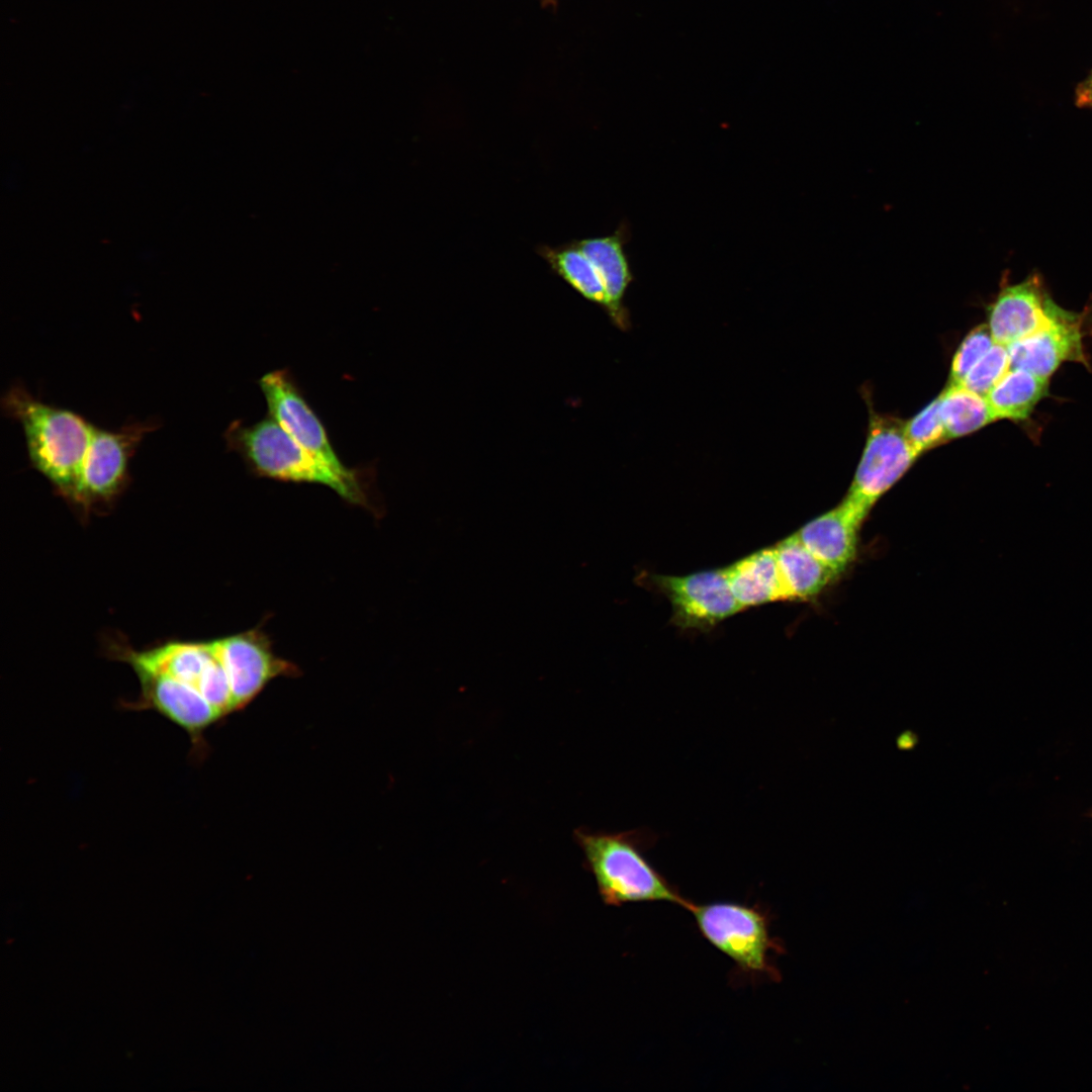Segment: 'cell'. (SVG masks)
Wrapping results in <instances>:
<instances>
[{
	"instance_id": "obj_1",
	"label": "cell",
	"mask_w": 1092,
	"mask_h": 1092,
	"mask_svg": "<svg viewBox=\"0 0 1092 1092\" xmlns=\"http://www.w3.org/2000/svg\"><path fill=\"white\" fill-rule=\"evenodd\" d=\"M223 437L229 451L239 454L255 476L324 485L348 504L376 511L372 465L336 467L302 447L268 415L252 425L236 420Z\"/></svg>"
},
{
	"instance_id": "obj_2",
	"label": "cell",
	"mask_w": 1092,
	"mask_h": 1092,
	"mask_svg": "<svg viewBox=\"0 0 1092 1092\" xmlns=\"http://www.w3.org/2000/svg\"><path fill=\"white\" fill-rule=\"evenodd\" d=\"M1 406L20 424L33 468L70 499L95 426L72 411L42 402L20 384L5 392Z\"/></svg>"
},
{
	"instance_id": "obj_3",
	"label": "cell",
	"mask_w": 1092,
	"mask_h": 1092,
	"mask_svg": "<svg viewBox=\"0 0 1092 1092\" xmlns=\"http://www.w3.org/2000/svg\"><path fill=\"white\" fill-rule=\"evenodd\" d=\"M574 837L607 905L668 902L686 910L692 905L648 861L644 852L654 836L646 830L606 833L578 828Z\"/></svg>"
},
{
	"instance_id": "obj_4",
	"label": "cell",
	"mask_w": 1092,
	"mask_h": 1092,
	"mask_svg": "<svg viewBox=\"0 0 1092 1092\" xmlns=\"http://www.w3.org/2000/svg\"><path fill=\"white\" fill-rule=\"evenodd\" d=\"M688 911L702 936L727 956L737 971L752 979H780L771 957L784 949L770 935L768 912L762 907L730 901L693 902Z\"/></svg>"
},
{
	"instance_id": "obj_5",
	"label": "cell",
	"mask_w": 1092,
	"mask_h": 1092,
	"mask_svg": "<svg viewBox=\"0 0 1092 1092\" xmlns=\"http://www.w3.org/2000/svg\"><path fill=\"white\" fill-rule=\"evenodd\" d=\"M117 655L133 670L164 674L195 690L222 719L236 712L229 675L211 641H171L143 651L126 648Z\"/></svg>"
},
{
	"instance_id": "obj_6",
	"label": "cell",
	"mask_w": 1092,
	"mask_h": 1092,
	"mask_svg": "<svg viewBox=\"0 0 1092 1092\" xmlns=\"http://www.w3.org/2000/svg\"><path fill=\"white\" fill-rule=\"evenodd\" d=\"M156 421L132 422L114 431L95 426L70 500L83 507L110 502L125 486L128 464Z\"/></svg>"
},
{
	"instance_id": "obj_7",
	"label": "cell",
	"mask_w": 1092,
	"mask_h": 1092,
	"mask_svg": "<svg viewBox=\"0 0 1092 1092\" xmlns=\"http://www.w3.org/2000/svg\"><path fill=\"white\" fill-rule=\"evenodd\" d=\"M918 456L907 441L901 423L874 416L861 459L844 499L868 515Z\"/></svg>"
},
{
	"instance_id": "obj_8",
	"label": "cell",
	"mask_w": 1092,
	"mask_h": 1092,
	"mask_svg": "<svg viewBox=\"0 0 1092 1092\" xmlns=\"http://www.w3.org/2000/svg\"><path fill=\"white\" fill-rule=\"evenodd\" d=\"M649 582L671 605V621L681 629L710 630L742 611L725 568L682 576L649 575Z\"/></svg>"
},
{
	"instance_id": "obj_9",
	"label": "cell",
	"mask_w": 1092,
	"mask_h": 1092,
	"mask_svg": "<svg viewBox=\"0 0 1092 1092\" xmlns=\"http://www.w3.org/2000/svg\"><path fill=\"white\" fill-rule=\"evenodd\" d=\"M229 675L236 712L249 706L266 686L280 676H297L294 663L277 656L260 628L211 640Z\"/></svg>"
},
{
	"instance_id": "obj_10",
	"label": "cell",
	"mask_w": 1092,
	"mask_h": 1092,
	"mask_svg": "<svg viewBox=\"0 0 1092 1092\" xmlns=\"http://www.w3.org/2000/svg\"><path fill=\"white\" fill-rule=\"evenodd\" d=\"M1050 323L1039 331L1007 346L1012 369L1050 378L1066 361L1089 367L1084 352L1086 312H1072L1052 300Z\"/></svg>"
},
{
	"instance_id": "obj_11",
	"label": "cell",
	"mask_w": 1092,
	"mask_h": 1092,
	"mask_svg": "<svg viewBox=\"0 0 1092 1092\" xmlns=\"http://www.w3.org/2000/svg\"><path fill=\"white\" fill-rule=\"evenodd\" d=\"M273 418L297 443L330 464L347 467L338 456L322 420L287 368L264 374L258 381Z\"/></svg>"
},
{
	"instance_id": "obj_12",
	"label": "cell",
	"mask_w": 1092,
	"mask_h": 1092,
	"mask_svg": "<svg viewBox=\"0 0 1092 1092\" xmlns=\"http://www.w3.org/2000/svg\"><path fill=\"white\" fill-rule=\"evenodd\" d=\"M141 685L138 701L128 707L134 710H154L179 728L193 743H202L203 732L222 717L195 690L164 674L133 670Z\"/></svg>"
},
{
	"instance_id": "obj_13",
	"label": "cell",
	"mask_w": 1092,
	"mask_h": 1092,
	"mask_svg": "<svg viewBox=\"0 0 1092 1092\" xmlns=\"http://www.w3.org/2000/svg\"><path fill=\"white\" fill-rule=\"evenodd\" d=\"M1052 298L1037 275L1004 284L988 307V327L995 343L1008 346L1050 323Z\"/></svg>"
},
{
	"instance_id": "obj_14",
	"label": "cell",
	"mask_w": 1092,
	"mask_h": 1092,
	"mask_svg": "<svg viewBox=\"0 0 1092 1092\" xmlns=\"http://www.w3.org/2000/svg\"><path fill=\"white\" fill-rule=\"evenodd\" d=\"M866 516L843 499L795 534L815 557L839 574L855 557L858 531Z\"/></svg>"
},
{
	"instance_id": "obj_15",
	"label": "cell",
	"mask_w": 1092,
	"mask_h": 1092,
	"mask_svg": "<svg viewBox=\"0 0 1092 1092\" xmlns=\"http://www.w3.org/2000/svg\"><path fill=\"white\" fill-rule=\"evenodd\" d=\"M630 236L629 223L622 220L611 235L575 240L577 246L597 268L608 297L606 311L613 323L621 329H626L629 324L624 297L633 281V273L625 251Z\"/></svg>"
},
{
	"instance_id": "obj_16",
	"label": "cell",
	"mask_w": 1092,
	"mask_h": 1092,
	"mask_svg": "<svg viewBox=\"0 0 1092 1092\" xmlns=\"http://www.w3.org/2000/svg\"><path fill=\"white\" fill-rule=\"evenodd\" d=\"M726 571L743 609L788 601L775 547L758 550L726 567Z\"/></svg>"
},
{
	"instance_id": "obj_17",
	"label": "cell",
	"mask_w": 1092,
	"mask_h": 1092,
	"mask_svg": "<svg viewBox=\"0 0 1092 1092\" xmlns=\"http://www.w3.org/2000/svg\"><path fill=\"white\" fill-rule=\"evenodd\" d=\"M788 600L810 599L838 575L815 557L796 534L775 546Z\"/></svg>"
},
{
	"instance_id": "obj_18",
	"label": "cell",
	"mask_w": 1092,
	"mask_h": 1092,
	"mask_svg": "<svg viewBox=\"0 0 1092 1092\" xmlns=\"http://www.w3.org/2000/svg\"><path fill=\"white\" fill-rule=\"evenodd\" d=\"M536 252L553 273L583 298L606 310L608 297L603 280L575 240L557 246L542 244L536 247Z\"/></svg>"
},
{
	"instance_id": "obj_19",
	"label": "cell",
	"mask_w": 1092,
	"mask_h": 1092,
	"mask_svg": "<svg viewBox=\"0 0 1092 1092\" xmlns=\"http://www.w3.org/2000/svg\"><path fill=\"white\" fill-rule=\"evenodd\" d=\"M1049 379L1011 368L985 396L994 420L1025 421L1049 394Z\"/></svg>"
},
{
	"instance_id": "obj_20",
	"label": "cell",
	"mask_w": 1092,
	"mask_h": 1092,
	"mask_svg": "<svg viewBox=\"0 0 1092 1092\" xmlns=\"http://www.w3.org/2000/svg\"><path fill=\"white\" fill-rule=\"evenodd\" d=\"M939 398L948 439L968 435L995 421L986 397L962 384H947Z\"/></svg>"
},
{
	"instance_id": "obj_21",
	"label": "cell",
	"mask_w": 1092,
	"mask_h": 1092,
	"mask_svg": "<svg viewBox=\"0 0 1092 1092\" xmlns=\"http://www.w3.org/2000/svg\"><path fill=\"white\" fill-rule=\"evenodd\" d=\"M907 441L917 454H921L948 438L940 414L939 396L903 425Z\"/></svg>"
},
{
	"instance_id": "obj_22",
	"label": "cell",
	"mask_w": 1092,
	"mask_h": 1092,
	"mask_svg": "<svg viewBox=\"0 0 1092 1092\" xmlns=\"http://www.w3.org/2000/svg\"><path fill=\"white\" fill-rule=\"evenodd\" d=\"M1010 369L1011 363L1007 346L994 343L990 350L970 370L961 384L986 396Z\"/></svg>"
},
{
	"instance_id": "obj_23",
	"label": "cell",
	"mask_w": 1092,
	"mask_h": 1092,
	"mask_svg": "<svg viewBox=\"0 0 1092 1092\" xmlns=\"http://www.w3.org/2000/svg\"><path fill=\"white\" fill-rule=\"evenodd\" d=\"M994 343L988 325H980L973 329L954 353L948 384H961Z\"/></svg>"
},
{
	"instance_id": "obj_24",
	"label": "cell",
	"mask_w": 1092,
	"mask_h": 1092,
	"mask_svg": "<svg viewBox=\"0 0 1092 1092\" xmlns=\"http://www.w3.org/2000/svg\"><path fill=\"white\" fill-rule=\"evenodd\" d=\"M1076 104L1083 107H1092V72L1076 90Z\"/></svg>"
}]
</instances>
